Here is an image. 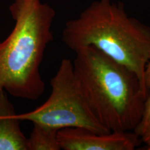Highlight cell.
Returning <instances> with one entry per match:
<instances>
[{
	"label": "cell",
	"instance_id": "cell-6",
	"mask_svg": "<svg viewBox=\"0 0 150 150\" xmlns=\"http://www.w3.org/2000/svg\"><path fill=\"white\" fill-rule=\"evenodd\" d=\"M7 93H0V150H28L27 138L20 127Z\"/></svg>",
	"mask_w": 150,
	"mask_h": 150
},
{
	"label": "cell",
	"instance_id": "cell-1",
	"mask_svg": "<svg viewBox=\"0 0 150 150\" xmlns=\"http://www.w3.org/2000/svg\"><path fill=\"white\" fill-rule=\"evenodd\" d=\"M62 40L69 49L93 47L136 74L146 93L150 27L129 16L121 2L95 0L65 24Z\"/></svg>",
	"mask_w": 150,
	"mask_h": 150
},
{
	"label": "cell",
	"instance_id": "cell-2",
	"mask_svg": "<svg viewBox=\"0 0 150 150\" xmlns=\"http://www.w3.org/2000/svg\"><path fill=\"white\" fill-rule=\"evenodd\" d=\"M9 11L15 24L10 34L0 41V93L36 100L45 88L40 67L53 40L56 12L41 0H14Z\"/></svg>",
	"mask_w": 150,
	"mask_h": 150
},
{
	"label": "cell",
	"instance_id": "cell-4",
	"mask_svg": "<svg viewBox=\"0 0 150 150\" xmlns=\"http://www.w3.org/2000/svg\"><path fill=\"white\" fill-rule=\"evenodd\" d=\"M51 93L41 106L28 112L16 114L20 121H30L57 130L82 128L99 134L109 131L95 117L75 76L72 61L63 59L50 81Z\"/></svg>",
	"mask_w": 150,
	"mask_h": 150
},
{
	"label": "cell",
	"instance_id": "cell-10",
	"mask_svg": "<svg viewBox=\"0 0 150 150\" xmlns=\"http://www.w3.org/2000/svg\"><path fill=\"white\" fill-rule=\"evenodd\" d=\"M141 140L147 146V149L148 150H150V131L147 134L142 137Z\"/></svg>",
	"mask_w": 150,
	"mask_h": 150
},
{
	"label": "cell",
	"instance_id": "cell-5",
	"mask_svg": "<svg viewBox=\"0 0 150 150\" xmlns=\"http://www.w3.org/2000/svg\"><path fill=\"white\" fill-rule=\"evenodd\" d=\"M57 137L64 150H134L142 141L134 131L99 134L82 128L59 129Z\"/></svg>",
	"mask_w": 150,
	"mask_h": 150
},
{
	"label": "cell",
	"instance_id": "cell-7",
	"mask_svg": "<svg viewBox=\"0 0 150 150\" xmlns=\"http://www.w3.org/2000/svg\"><path fill=\"white\" fill-rule=\"evenodd\" d=\"M58 131L34 123L29 138H27L28 150L61 149L58 140Z\"/></svg>",
	"mask_w": 150,
	"mask_h": 150
},
{
	"label": "cell",
	"instance_id": "cell-8",
	"mask_svg": "<svg viewBox=\"0 0 150 150\" xmlns=\"http://www.w3.org/2000/svg\"><path fill=\"white\" fill-rule=\"evenodd\" d=\"M150 131V91L145 101L142 115L139 124L134 132L140 138Z\"/></svg>",
	"mask_w": 150,
	"mask_h": 150
},
{
	"label": "cell",
	"instance_id": "cell-3",
	"mask_svg": "<svg viewBox=\"0 0 150 150\" xmlns=\"http://www.w3.org/2000/svg\"><path fill=\"white\" fill-rule=\"evenodd\" d=\"M74 52L75 76L97 120L109 131H134L147 97L136 74L93 47Z\"/></svg>",
	"mask_w": 150,
	"mask_h": 150
},
{
	"label": "cell",
	"instance_id": "cell-9",
	"mask_svg": "<svg viewBox=\"0 0 150 150\" xmlns=\"http://www.w3.org/2000/svg\"><path fill=\"white\" fill-rule=\"evenodd\" d=\"M145 85L149 92L150 91V59L145 70Z\"/></svg>",
	"mask_w": 150,
	"mask_h": 150
}]
</instances>
